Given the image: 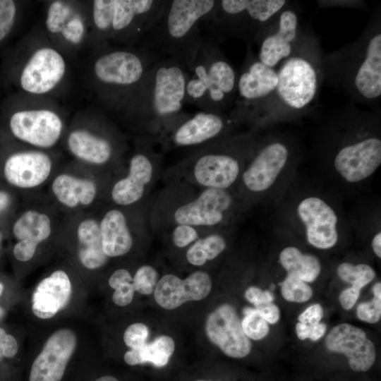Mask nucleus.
<instances>
[{
    "label": "nucleus",
    "mask_w": 381,
    "mask_h": 381,
    "mask_svg": "<svg viewBox=\"0 0 381 381\" xmlns=\"http://www.w3.org/2000/svg\"><path fill=\"white\" fill-rule=\"evenodd\" d=\"M323 54L318 37L310 29L293 54L279 65L275 90L251 129L297 119L315 109L322 84Z\"/></svg>",
    "instance_id": "20e7f679"
},
{
    "label": "nucleus",
    "mask_w": 381,
    "mask_h": 381,
    "mask_svg": "<svg viewBox=\"0 0 381 381\" xmlns=\"http://www.w3.org/2000/svg\"><path fill=\"white\" fill-rule=\"evenodd\" d=\"M309 335L308 339L312 341H317L320 339L325 334L327 330V326L325 323L319 322L316 325H309Z\"/></svg>",
    "instance_id": "603ef678"
},
{
    "label": "nucleus",
    "mask_w": 381,
    "mask_h": 381,
    "mask_svg": "<svg viewBox=\"0 0 381 381\" xmlns=\"http://www.w3.org/2000/svg\"><path fill=\"white\" fill-rule=\"evenodd\" d=\"M37 246L28 242L18 241L14 246L13 255L20 261H28L34 256Z\"/></svg>",
    "instance_id": "de8ad7c7"
},
{
    "label": "nucleus",
    "mask_w": 381,
    "mask_h": 381,
    "mask_svg": "<svg viewBox=\"0 0 381 381\" xmlns=\"http://www.w3.org/2000/svg\"><path fill=\"white\" fill-rule=\"evenodd\" d=\"M281 293L290 302L303 303L313 296L311 287L296 276L287 273L281 285Z\"/></svg>",
    "instance_id": "4c0bfd02"
},
{
    "label": "nucleus",
    "mask_w": 381,
    "mask_h": 381,
    "mask_svg": "<svg viewBox=\"0 0 381 381\" xmlns=\"http://www.w3.org/2000/svg\"><path fill=\"white\" fill-rule=\"evenodd\" d=\"M174 349L173 339L167 335H161L139 349L126 351L123 359L129 365L150 363L157 367H163L169 363Z\"/></svg>",
    "instance_id": "7c9ffc66"
},
{
    "label": "nucleus",
    "mask_w": 381,
    "mask_h": 381,
    "mask_svg": "<svg viewBox=\"0 0 381 381\" xmlns=\"http://www.w3.org/2000/svg\"><path fill=\"white\" fill-rule=\"evenodd\" d=\"M258 131L250 129L195 149L169 170V183L231 190L240 180Z\"/></svg>",
    "instance_id": "423d86ee"
},
{
    "label": "nucleus",
    "mask_w": 381,
    "mask_h": 381,
    "mask_svg": "<svg viewBox=\"0 0 381 381\" xmlns=\"http://www.w3.org/2000/svg\"><path fill=\"white\" fill-rule=\"evenodd\" d=\"M323 316V310L319 303L313 304L306 308L298 319L300 322L313 325L320 322Z\"/></svg>",
    "instance_id": "49530a36"
},
{
    "label": "nucleus",
    "mask_w": 381,
    "mask_h": 381,
    "mask_svg": "<svg viewBox=\"0 0 381 381\" xmlns=\"http://www.w3.org/2000/svg\"><path fill=\"white\" fill-rule=\"evenodd\" d=\"M169 184L150 211V223L155 226L186 224L206 231H219L234 214L236 200L231 190Z\"/></svg>",
    "instance_id": "6e6552de"
},
{
    "label": "nucleus",
    "mask_w": 381,
    "mask_h": 381,
    "mask_svg": "<svg viewBox=\"0 0 381 381\" xmlns=\"http://www.w3.org/2000/svg\"><path fill=\"white\" fill-rule=\"evenodd\" d=\"M170 238L174 246L179 248H188L201 236L210 231L186 224H176L169 227Z\"/></svg>",
    "instance_id": "a19ab883"
},
{
    "label": "nucleus",
    "mask_w": 381,
    "mask_h": 381,
    "mask_svg": "<svg viewBox=\"0 0 381 381\" xmlns=\"http://www.w3.org/2000/svg\"><path fill=\"white\" fill-rule=\"evenodd\" d=\"M109 284L115 290L112 301L116 306L123 307L131 303L135 291L128 270L121 268L114 271L109 279Z\"/></svg>",
    "instance_id": "c9c22d12"
},
{
    "label": "nucleus",
    "mask_w": 381,
    "mask_h": 381,
    "mask_svg": "<svg viewBox=\"0 0 381 381\" xmlns=\"http://www.w3.org/2000/svg\"><path fill=\"white\" fill-rule=\"evenodd\" d=\"M1 233H0V242H1Z\"/></svg>",
    "instance_id": "052dcab7"
},
{
    "label": "nucleus",
    "mask_w": 381,
    "mask_h": 381,
    "mask_svg": "<svg viewBox=\"0 0 381 381\" xmlns=\"http://www.w3.org/2000/svg\"><path fill=\"white\" fill-rule=\"evenodd\" d=\"M276 68L263 64L246 46V55L238 73L236 94L228 113L238 126L247 124L251 128L262 109L273 95L277 84Z\"/></svg>",
    "instance_id": "dca6fc26"
},
{
    "label": "nucleus",
    "mask_w": 381,
    "mask_h": 381,
    "mask_svg": "<svg viewBox=\"0 0 381 381\" xmlns=\"http://www.w3.org/2000/svg\"><path fill=\"white\" fill-rule=\"evenodd\" d=\"M236 125L228 114L200 111L170 126L156 140L163 151L176 148L195 150L234 135Z\"/></svg>",
    "instance_id": "f3484780"
},
{
    "label": "nucleus",
    "mask_w": 381,
    "mask_h": 381,
    "mask_svg": "<svg viewBox=\"0 0 381 381\" xmlns=\"http://www.w3.org/2000/svg\"><path fill=\"white\" fill-rule=\"evenodd\" d=\"M254 308L268 323L275 324L280 318L279 308L272 303L257 306Z\"/></svg>",
    "instance_id": "8fccbe9b"
},
{
    "label": "nucleus",
    "mask_w": 381,
    "mask_h": 381,
    "mask_svg": "<svg viewBox=\"0 0 381 381\" xmlns=\"http://www.w3.org/2000/svg\"><path fill=\"white\" fill-rule=\"evenodd\" d=\"M159 280L157 270L150 265L140 266L133 277V284L135 291L149 295L154 292Z\"/></svg>",
    "instance_id": "79ce46f5"
},
{
    "label": "nucleus",
    "mask_w": 381,
    "mask_h": 381,
    "mask_svg": "<svg viewBox=\"0 0 381 381\" xmlns=\"http://www.w3.org/2000/svg\"><path fill=\"white\" fill-rule=\"evenodd\" d=\"M205 330L209 341L229 357L243 358L251 351L250 339L243 330L236 309L230 304H222L208 315Z\"/></svg>",
    "instance_id": "aec40b11"
},
{
    "label": "nucleus",
    "mask_w": 381,
    "mask_h": 381,
    "mask_svg": "<svg viewBox=\"0 0 381 381\" xmlns=\"http://www.w3.org/2000/svg\"><path fill=\"white\" fill-rule=\"evenodd\" d=\"M361 290L352 286L343 290L339 296V301L344 309H351L360 296Z\"/></svg>",
    "instance_id": "3c124183"
},
{
    "label": "nucleus",
    "mask_w": 381,
    "mask_h": 381,
    "mask_svg": "<svg viewBox=\"0 0 381 381\" xmlns=\"http://www.w3.org/2000/svg\"><path fill=\"white\" fill-rule=\"evenodd\" d=\"M380 111L347 103L325 119L320 144L346 182L369 178L381 164Z\"/></svg>",
    "instance_id": "f257e3e1"
},
{
    "label": "nucleus",
    "mask_w": 381,
    "mask_h": 381,
    "mask_svg": "<svg viewBox=\"0 0 381 381\" xmlns=\"http://www.w3.org/2000/svg\"><path fill=\"white\" fill-rule=\"evenodd\" d=\"M243 314L241 325L244 333L249 339L260 340L268 334L270 332L268 322L254 308H245Z\"/></svg>",
    "instance_id": "58836bf2"
},
{
    "label": "nucleus",
    "mask_w": 381,
    "mask_h": 381,
    "mask_svg": "<svg viewBox=\"0 0 381 381\" xmlns=\"http://www.w3.org/2000/svg\"><path fill=\"white\" fill-rule=\"evenodd\" d=\"M10 203V196L5 192L0 190V212L8 207Z\"/></svg>",
    "instance_id": "6e6d98bb"
},
{
    "label": "nucleus",
    "mask_w": 381,
    "mask_h": 381,
    "mask_svg": "<svg viewBox=\"0 0 381 381\" xmlns=\"http://www.w3.org/2000/svg\"><path fill=\"white\" fill-rule=\"evenodd\" d=\"M0 111L11 135L37 148L54 146L64 128L63 109L50 97L17 92L5 99Z\"/></svg>",
    "instance_id": "f8f14e48"
},
{
    "label": "nucleus",
    "mask_w": 381,
    "mask_h": 381,
    "mask_svg": "<svg viewBox=\"0 0 381 381\" xmlns=\"http://www.w3.org/2000/svg\"><path fill=\"white\" fill-rule=\"evenodd\" d=\"M71 295L68 276L63 270H56L36 287L32 299V310L41 319L51 318L66 306Z\"/></svg>",
    "instance_id": "bb28decb"
},
{
    "label": "nucleus",
    "mask_w": 381,
    "mask_h": 381,
    "mask_svg": "<svg viewBox=\"0 0 381 381\" xmlns=\"http://www.w3.org/2000/svg\"><path fill=\"white\" fill-rule=\"evenodd\" d=\"M94 381H119V380L116 377L112 375H104V376H101L95 379Z\"/></svg>",
    "instance_id": "4d7b16f0"
},
{
    "label": "nucleus",
    "mask_w": 381,
    "mask_h": 381,
    "mask_svg": "<svg viewBox=\"0 0 381 381\" xmlns=\"http://www.w3.org/2000/svg\"><path fill=\"white\" fill-rule=\"evenodd\" d=\"M212 281L210 274L197 270L185 279L167 274L159 279L154 290L156 303L167 310H174L186 302L206 298L211 291Z\"/></svg>",
    "instance_id": "5701e85b"
},
{
    "label": "nucleus",
    "mask_w": 381,
    "mask_h": 381,
    "mask_svg": "<svg viewBox=\"0 0 381 381\" xmlns=\"http://www.w3.org/2000/svg\"><path fill=\"white\" fill-rule=\"evenodd\" d=\"M317 4L320 7H341L349 8H365L366 3L363 1L357 0H322L317 1Z\"/></svg>",
    "instance_id": "09e8293b"
},
{
    "label": "nucleus",
    "mask_w": 381,
    "mask_h": 381,
    "mask_svg": "<svg viewBox=\"0 0 381 381\" xmlns=\"http://www.w3.org/2000/svg\"><path fill=\"white\" fill-rule=\"evenodd\" d=\"M188 71L171 58L150 69L118 116L140 135L155 140L189 113L183 111Z\"/></svg>",
    "instance_id": "7ed1b4c3"
},
{
    "label": "nucleus",
    "mask_w": 381,
    "mask_h": 381,
    "mask_svg": "<svg viewBox=\"0 0 381 381\" xmlns=\"http://www.w3.org/2000/svg\"><path fill=\"white\" fill-rule=\"evenodd\" d=\"M43 25L47 37L68 58L87 45L93 49L88 1H47Z\"/></svg>",
    "instance_id": "4468645a"
},
{
    "label": "nucleus",
    "mask_w": 381,
    "mask_h": 381,
    "mask_svg": "<svg viewBox=\"0 0 381 381\" xmlns=\"http://www.w3.org/2000/svg\"><path fill=\"white\" fill-rule=\"evenodd\" d=\"M112 128L103 133L95 132L85 127H77L67 136V147L78 159L95 165L111 162L118 151L116 137Z\"/></svg>",
    "instance_id": "a878e982"
},
{
    "label": "nucleus",
    "mask_w": 381,
    "mask_h": 381,
    "mask_svg": "<svg viewBox=\"0 0 381 381\" xmlns=\"http://www.w3.org/2000/svg\"><path fill=\"white\" fill-rule=\"evenodd\" d=\"M52 162L40 150H19L10 154L4 164L6 180L12 186L31 188L42 183L49 176Z\"/></svg>",
    "instance_id": "393cba45"
},
{
    "label": "nucleus",
    "mask_w": 381,
    "mask_h": 381,
    "mask_svg": "<svg viewBox=\"0 0 381 381\" xmlns=\"http://www.w3.org/2000/svg\"><path fill=\"white\" fill-rule=\"evenodd\" d=\"M155 140L140 135L131 155L128 174L113 186L112 200L120 206H129L140 201L150 191L162 169V155L157 152Z\"/></svg>",
    "instance_id": "6ab92c4d"
},
{
    "label": "nucleus",
    "mask_w": 381,
    "mask_h": 381,
    "mask_svg": "<svg viewBox=\"0 0 381 381\" xmlns=\"http://www.w3.org/2000/svg\"><path fill=\"white\" fill-rule=\"evenodd\" d=\"M167 2V0L88 1L93 49L107 44L140 46Z\"/></svg>",
    "instance_id": "9d476101"
},
{
    "label": "nucleus",
    "mask_w": 381,
    "mask_h": 381,
    "mask_svg": "<svg viewBox=\"0 0 381 381\" xmlns=\"http://www.w3.org/2000/svg\"><path fill=\"white\" fill-rule=\"evenodd\" d=\"M310 326L308 325L298 322L296 325V332L297 337L301 340L308 339Z\"/></svg>",
    "instance_id": "864d4df0"
},
{
    "label": "nucleus",
    "mask_w": 381,
    "mask_h": 381,
    "mask_svg": "<svg viewBox=\"0 0 381 381\" xmlns=\"http://www.w3.org/2000/svg\"><path fill=\"white\" fill-rule=\"evenodd\" d=\"M78 257L81 264L89 270L102 267L108 260L102 248L99 224L93 219L81 222L78 227Z\"/></svg>",
    "instance_id": "c85d7f7f"
},
{
    "label": "nucleus",
    "mask_w": 381,
    "mask_h": 381,
    "mask_svg": "<svg viewBox=\"0 0 381 381\" xmlns=\"http://www.w3.org/2000/svg\"><path fill=\"white\" fill-rule=\"evenodd\" d=\"M373 298L370 301L361 303L356 308L358 318L368 323H376L381 318V283L377 282L373 286Z\"/></svg>",
    "instance_id": "ea45409f"
},
{
    "label": "nucleus",
    "mask_w": 381,
    "mask_h": 381,
    "mask_svg": "<svg viewBox=\"0 0 381 381\" xmlns=\"http://www.w3.org/2000/svg\"><path fill=\"white\" fill-rule=\"evenodd\" d=\"M310 28L302 23L301 8L289 1L272 20L260 35L258 59L263 64L276 68L291 56Z\"/></svg>",
    "instance_id": "a211bd4d"
},
{
    "label": "nucleus",
    "mask_w": 381,
    "mask_h": 381,
    "mask_svg": "<svg viewBox=\"0 0 381 381\" xmlns=\"http://www.w3.org/2000/svg\"><path fill=\"white\" fill-rule=\"evenodd\" d=\"M296 210L305 227L306 239L311 246L327 250L337 244L338 217L323 199L317 196L306 197L298 203Z\"/></svg>",
    "instance_id": "412c9836"
},
{
    "label": "nucleus",
    "mask_w": 381,
    "mask_h": 381,
    "mask_svg": "<svg viewBox=\"0 0 381 381\" xmlns=\"http://www.w3.org/2000/svg\"><path fill=\"white\" fill-rule=\"evenodd\" d=\"M372 248L375 255L381 258V232L378 231L372 239Z\"/></svg>",
    "instance_id": "5fc2aeb1"
},
{
    "label": "nucleus",
    "mask_w": 381,
    "mask_h": 381,
    "mask_svg": "<svg viewBox=\"0 0 381 381\" xmlns=\"http://www.w3.org/2000/svg\"><path fill=\"white\" fill-rule=\"evenodd\" d=\"M18 346L16 339L11 334H6L0 327V360L2 357L13 358L18 352Z\"/></svg>",
    "instance_id": "a18cd8bd"
},
{
    "label": "nucleus",
    "mask_w": 381,
    "mask_h": 381,
    "mask_svg": "<svg viewBox=\"0 0 381 381\" xmlns=\"http://www.w3.org/2000/svg\"><path fill=\"white\" fill-rule=\"evenodd\" d=\"M238 72L217 42L203 36L186 85L185 104L228 114L233 107Z\"/></svg>",
    "instance_id": "9b49d317"
},
{
    "label": "nucleus",
    "mask_w": 381,
    "mask_h": 381,
    "mask_svg": "<svg viewBox=\"0 0 381 381\" xmlns=\"http://www.w3.org/2000/svg\"><path fill=\"white\" fill-rule=\"evenodd\" d=\"M51 221L43 213L35 210L24 212L15 222L13 232L19 241L37 246L51 234Z\"/></svg>",
    "instance_id": "473e14b6"
},
{
    "label": "nucleus",
    "mask_w": 381,
    "mask_h": 381,
    "mask_svg": "<svg viewBox=\"0 0 381 381\" xmlns=\"http://www.w3.org/2000/svg\"><path fill=\"white\" fill-rule=\"evenodd\" d=\"M4 290V285L1 282H0V296L2 294V291ZM3 315V309L0 307V318Z\"/></svg>",
    "instance_id": "13d9d810"
},
{
    "label": "nucleus",
    "mask_w": 381,
    "mask_h": 381,
    "mask_svg": "<svg viewBox=\"0 0 381 381\" xmlns=\"http://www.w3.org/2000/svg\"><path fill=\"white\" fill-rule=\"evenodd\" d=\"M245 297L255 307L272 303L273 294L269 291H262L256 286H250L245 292Z\"/></svg>",
    "instance_id": "c03bdc74"
},
{
    "label": "nucleus",
    "mask_w": 381,
    "mask_h": 381,
    "mask_svg": "<svg viewBox=\"0 0 381 381\" xmlns=\"http://www.w3.org/2000/svg\"><path fill=\"white\" fill-rule=\"evenodd\" d=\"M296 146L284 135L259 132L239 181L252 194L267 190L294 157Z\"/></svg>",
    "instance_id": "2eb2a0df"
},
{
    "label": "nucleus",
    "mask_w": 381,
    "mask_h": 381,
    "mask_svg": "<svg viewBox=\"0 0 381 381\" xmlns=\"http://www.w3.org/2000/svg\"><path fill=\"white\" fill-rule=\"evenodd\" d=\"M76 345L73 330L64 328L54 332L32 363L29 381H61Z\"/></svg>",
    "instance_id": "4be33fe9"
},
{
    "label": "nucleus",
    "mask_w": 381,
    "mask_h": 381,
    "mask_svg": "<svg viewBox=\"0 0 381 381\" xmlns=\"http://www.w3.org/2000/svg\"><path fill=\"white\" fill-rule=\"evenodd\" d=\"M22 14L20 1L0 0V48L13 35Z\"/></svg>",
    "instance_id": "f704fd0d"
},
{
    "label": "nucleus",
    "mask_w": 381,
    "mask_h": 381,
    "mask_svg": "<svg viewBox=\"0 0 381 381\" xmlns=\"http://www.w3.org/2000/svg\"><path fill=\"white\" fill-rule=\"evenodd\" d=\"M337 272L340 279L359 290L372 282L375 277V270L364 263L353 265L343 262L337 267Z\"/></svg>",
    "instance_id": "e433bc0d"
},
{
    "label": "nucleus",
    "mask_w": 381,
    "mask_h": 381,
    "mask_svg": "<svg viewBox=\"0 0 381 381\" xmlns=\"http://www.w3.org/2000/svg\"><path fill=\"white\" fill-rule=\"evenodd\" d=\"M149 336V329L147 325L140 322L129 325L123 334V341L127 346L131 349H137L146 344Z\"/></svg>",
    "instance_id": "37998d69"
},
{
    "label": "nucleus",
    "mask_w": 381,
    "mask_h": 381,
    "mask_svg": "<svg viewBox=\"0 0 381 381\" xmlns=\"http://www.w3.org/2000/svg\"><path fill=\"white\" fill-rule=\"evenodd\" d=\"M327 349L345 355L350 368L356 372L368 371L373 365L376 351L365 332L348 323L334 327L325 339Z\"/></svg>",
    "instance_id": "b1692460"
},
{
    "label": "nucleus",
    "mask_w": 381,
    "mask_h": 381,
    "mask_svg": "<svg viewBox=\"0 0 381 381\" xmlns=\"http://www.w3.org/2000/svg\"><path fill=\"white\" fill-rule=\"evenodd\" d=\"M99 229L103 251L108 258L120 257L131 250L133 238L122 211L112 209L106 212Z\"/></svg>",
    "instance_id": "cd10ccee"
},
{
    "label": "nucleus",
    "mask_w": 381,
    "mask_h": 381,
    "mask_svg": "<svg viewBox=\"0 0 381 381\" xmlns=\"http://www.w3.org/2000/svg\"><path fill=\"white\" fill-rule=\"evenodd\" d=\"M217 4V0H167L140 46L178 61L189 72L203 38L200 25Z\"/></svg>",
    "instance_id": "1a4fd4ad"
},
{
    "label": "nucleus",
    "mask_w": 381,
    "mask_h": 381,
    "mask_svg": "<svg viewBox=\"0 0 381 381\" xmlns=\"http://www.w3.org/2000/svg\"><path fill=\"white\" fill-rule=\"evenodd\" d=\"M195 381H207V380H195Z\"/></svg>",
    "instance_id": "bf43d9fd"
},
{
    "label": "nucleus",
    "mask_w": 381,
    "mask_h": 381,
    "mask_svg": "<svg viewBox=\"0 0 381 381\" xmlns=\"http://www.w3.org/2000/svg\"><path fill=\"white\" fill-rule=\"evenodd\" d=\"M286 0H217L212 13L203 20L216 42L229 38L242 40L246 46L256 44Z\"/></svg>",
    "instance_id": "ddd939ff"
},
{
    "label": "nucleus",
    "mask_w": 381,
    "mask_h": 381,
    "mask_svg": "<svg viewBox=\"0 0 381 381\" xmlns=\"http://www.w3.org/2000/svg\"><path fill=\"white\" fill-rule=\"evenodd\" d=\"M52 190L57 200L68 207H75L79 204L90 205L97 195V186L93 181L65 174L55 178Z\"/></svg>",
    "instance_id": "c756f323"
},
{
    "label": "nucleus",
    "mask_w": 381,
    "mask_h": 381,
    "mask_svg": "<svg viewBox=\"0 0 381 381\" xmlns=\"http://www.w3.org/2000/svg\"><path fill=\"white\" fill-rule=\"evenodd\" d=\"M279 260L287 273L296 276L305 282L315 281L321 271V264L317 257L303 253L294 246L284 248Z\"/></svg>",
    "instance_id": "2f4dec72"
},
{
    "label": "nucleus",
    "mask_w": 381,
    "mask_h": 381,
    "mask_svg": "<svg viewBox=\"0 0 381 381\" xmlns=\"http://www.w3.org/2000/svg\"><path fill=\"white\" fill-rule=\"evenodd\" d=\"M227 246L226 239L217 231L207 232L191 244L186 251V259L193 266H202L222 253Z\"/></svg>",
    "instance_id": "72a5a7b5"
},
{
    "label": "nucleus",
    "mask_w": 381,
    "mask_h": 381,
    "mask_svg": "<svg viewBox=\"0 0 381 381\" xmlns=\"http://www.w3.org/2000/svg\"><path fill=\"white\" fill-rule=\"evenodd\" d=\"M322 83L341 91L354 104L380 109L381 11L373 12L358 38L322 59Z\"/></svg>",
    "instance_id": "f03ea898"
},
{
    "label": "nucleus",
    "mask_w": 381,
    "mask_h": 381,
    "mask_svg": "<svg viewBox=\"0 0 381 381\" xmlns=\"http://www.w3.org/2000/svg\"><path fill=\"white\" fill-rule=\"evenodd\" d=\"M68 59L39 28L6 54L4 75L18 92L52 98L66 82Z\"/></svg>",
    "instance_id": "0eeeda50"
},
{
    "label": "nucleus",
    "mask_w": 381,
    "mask_h": 381,
    "mask_svg": "<svg viewBox=\"0 0 381 381\" xmlns=\"http://www.w3.org/2000/svg\"><path fill=\"white\" fill-rule=\"evenodd\" d=\"M162 55L143 46L107 44L92 49L89 86L104 113L117 115Z\"/></svg>",
    "instance_id": "39448f33"
}]
</instances>
